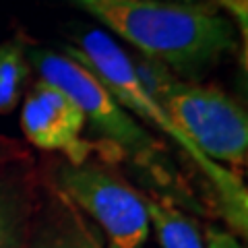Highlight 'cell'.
<instances>
[{
	"label": "cell",
	"instance_id": "obj_11",
	"mask_svg": "<svg viewBox=\"0 0 248 248\" xmlns=\"http://www.w3.org/2000/svg\"><path fill=\"white\" fill-rule=\"evenodd\" d=\"M130 68L137 77L139 85L145 89L147 95H151L155 102L164 99L182 79L164 62L149 58L145 54H128Z\"/></svg>",
	"mask_w": 248,
	"mask_h": 248
},
{
	"label": "cell",
	"instance_id": "obj_5",
	"mask_svg": "<svg viewBox=\"0 0 248 248\" xmlns=\"http://www.w3.org/2000/svg\"><path fill=\"white\" fill-rule=\"evenodd\" d=\"M159 104L209 159L236 174L246 166L248 116L228 91L182 79Z\"/></svg>",
	"mask_w": 248,
	"mask_h": 248
},
{
	"label": "cell",
	"instance_id": "obj_7",
	"mask_svg": "<svg viewBox=\"0 0 248 248\" xmlns=\"http://www.w3.org/2000/svg\"><path fill=\"white\" fill-rule=\"evenodd\" d=\"M27 248H106V242L87 215L48 184L31 217Z\"/></svg>",
	"mask_w": 248,
	"mask_h": 248
},
{
	"label": "cell",
	"instance_id": "obj_9",
	"mask_svg": "<svg viewBox=\"0 0 248 248\" xmlns=\"http://www.w3.org/2000/svg\"><path fill=\"white\" fill-rule=\"evenodd\" d=\"M149 215V226L155 230L161 248H205V238L197 221L184 209L153 192H143Z\"/></svg>",
	"mask_w": 248,
	"mask_h": 248
},
{
	"label": "cell",
	"instance_id": "obj_13",
	"mask_svg": "<svg viewBox=\"0 0 248 248\" xmlns=\"http://www.w3.org/2000/svg\"><path fill=\"white\" fill-rule=\"evenodd\" d=\"M215 4L219 11H226L232 15L236 21V27L242 33V44L246 46V35H248V0H209Z\"/></svg>",
	"mask_w": 248,
	"mask_h": 248
},
{
	"label": "cell",
	"instance_id": "obj_14",
	"mask_svg": "<svg viewBox=\"0 0 248 248\" xmlns=\"http://www.w3.org/2000/svg\"><path fill=\"white\" fill-rule=\"evenodd\" d=\"M205 248H246V246L230 230L209 226L205 230Z\"/></svg>",
	"mask_w": 248,
	"mask_h": 248
},
{
	"label": "cell",
	"instance_id": "obj_1",
	"mask_svg": "<svg viewBox=\"0 0 248 248\" xmlns=\"http://www.w3.org/2000/svg\"><path fill=\"white\" fill-rule=\"evenodd\" d=\"M93 19L170 66L199 79L238 48L230 17L209 0H73Z\"/></svg>",
	"mask_w": 248,
	"mask_h": 248
},
{
	"label": "cell",
	"instance_id": "obj_10",
	"mask_svg": "<svg viewBox=\"0 0 248 248\" xmlns=\"http://www.w3.org/2000/svg\"><path fill=\"white\" fill-rule=\"evenodd\" d=\"M29 71L25 42L15 37L0 44V114H11L19 106Z\"/></svg>",
	"mask_w": 248,
	"mask_h": 248
},
{
	"label": "cell",
	"instance_id": "obj_8",
	"mask_svg": "<svg viewBox=\"0 0 248 248\" xmlns=\"http://www.w3.org/2000/svg\"><path fill=\"white\" fill-rule=\"evenodd\" d=\"M40 192L42 186L29 166L0 172V248H27Z\"/></svg>",
	"mask_w": 248,
	"mask_h": 248
},
{
	"label": "cell",
	"instance_id": "obj_4",
	"mask_svg": "<svg viewBox=\"0 0 248 248\" xmlns=\"http://www.w3.org/2000/svg\"><path fill=\"white\" fill-rule=\"evenodd\" d=\"M50 186L91 217L106 248H145L151 226L143 192L110 166L58 164Z\"/></svg>",
	"mask_w": 248,
	"mask_h": 248
},
{
	"label": "cell",
	"instance_id": "obj_3",
	"mask_svg": "<svg viewBox=\"0 0 248 248\" xmlns=\"http://www.w3.org/2000/svg\"><path fill=\"white\" fill-rule=\"evenodd\" d=\"M64 54L91 71L106 89L118 99L122 108L135 116L153 124L159 133L178 145L186 157L192 161L203 180L213 192V203L217 213L223 217L232 234L246 238L248 234V190L242 176L232 172L226 166L209 159L205 153L197 149V145L184 135V130L170 118L168 112L147 95L139 85L137 77L130 68L128 52L120 48L110 35L102 29L87 27L75 33V42L64 46Z\"/></svg>",
	"mask_w": 248,
	"mask_h": 248
},
{
	"label": "cell",
	"instance_id": "obj_2",
	"mask_svg": "<svg viewBox=\"0 0 248 248\" xmlns=\"http://www.w3.org/2000/svg\"><path fill=\"white\" fill-rule=\"evenodd\" d=\"M29 64L35 68L42 81L56 85L83 110L87 122L104 137V143L130 161L143 174L145 182L159 195L180 209L205 213L188 182L178 172L157 139L139 122L126 108H122L106 85L91 71L79 64L64 52L33 48L29 54Z\"/></svg>",
	"mask_w": 248,
	"mask_h": 248
},
{
	"label": "cell",
	"instance_id": "obj_6",
	"mask_svg": "<svg viewBox=\"0 0 248 248\" xmlns=\"http://www.w3.org/2000/svg\"><path fill=\"white\" fill-rule=\"evenodd\" d=\"M87 118L79 106L56 85L37 81L21 108V130L42 151L62 153L66 164L81 166L97 151L85 139Z\"/></svg>",
	"mask_w": 248,
	"mask_h": 248
},
{
	"label": "cell",
	"instance_id": "obj_12",
	"mask_svg": "<svg viewBox=\"0 0 248 248\" xmlns=\"http://www.w3.org/2000/svg\"><path fill=\"white\" fill-rule=\"evenodd\" d=\"M29 164H31V155L25 149V145H21L15 139L0 135V172L17 166H29Z\"/></svg>",
	"mask_w": 248,
	"mask_h": 248
}]
</instances>
